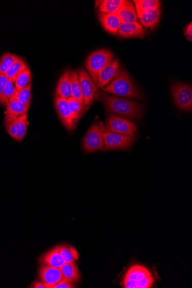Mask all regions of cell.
<instances>
[{
	"mask_svg": "<svg viewBox=\"0 0 192 288\" xmlns=\"http://www.w3.org/2000/svg\"><path fill=\"white\" fill-rule=\"evenodd\" d=\"M102 90L103 92L107 94L137 100L144 99L141 90L134 83L127 71L123 68Z\"/></svg>",
	"mask_w": 192,
	"mask_h": 288,
	"instance_id": "cell-2",
	"label": "cell"
},
{
	"mask_svg": "<svg viewBox=\"0 0 192 288\" xmlns=\"http://www.w3.org/2000/svg\"><path fill=\"white\" fill-rule=\"evenodd\" d=\"M17 120L15 121L12 122L8 123L6 126V130L7 132L13 138L14 140H16V133H17Z\"/></svg>",
	"mask_w": 192,
	"mask_h": 288,
	"instance_id": "cell-33",
	"label": "cell"
},
{
	"mask_svg": "<svg viewBox=\"0 0 192 288\" xmlns=\"http://www.w3.org/2000/svg\"><path fill=\"white\" fill-rule=\"evenodd\" d=\"M103 122H94L83 139V148L86 153L104 150Z\"/></svg>",
	"mask_w": 192,
	"mask_h": 288,
	"instance_id": "cell-4",
	"label": "cell"
},
{
	"mask_svg": "<svg viewBox=\"0 0 192 288\" xmlns=\"http://www.w3.org/2000/svg\"><path fill=\"white\" fill-rule=\"evenodd\" d=\"M54 106L57 115L65 128L73 131L76 127L69 107L68 99L60 97L54 98Z\"/></svg>",
	"mask_w": 192,
	"mask_h": 288,
	"instance_id": "cell-9",
	"label": "cell"
},
{
	"mask_svg": "<svg viewBox=\"0 0 192 288\" xmlns=\"http://www.w3.org/2000/svg\"><path fill=\"white\" fill-rule=\"evenodd\" d=\"M75 287L73 282H71L66 280H62L56 285L52 287V288H73Z\"/></svg>",
	"mask_w": 192,
	"mask_h": 288,
	"instance_id": "cell-35",
	"label": "cell"
},
{
	"mask_svg": "<svg viewBox=\"0 0 192 288\" xmlns=\"http://www.w3.org/2000/svg\"><path fill=\"white\" fill-rule=\"evenodd\" d=\"M60 270L65 280L74 282L80 280V274L79 268L75 262H65L60 267Z\"/></svg>",
	"mask_w": 192,
	"mask_h": 288,
	"instance_id": "cell-21",
	"label": "cell"
},
{
	"mask_svg": "<svg viewBox=\"0 0 192 288\" xmlns=\"http://www.w3.org/2000/svg\"><path fill=\"white\" fill-rule=\"evenodd\" d=\"M8 78L5 74H0V104H2L3 94L5 87L8 81Z\"/></svg>",
	"mask_w": 192,
	"mask_h": 288,
	"instance_id": "cell-34",
	"label": "cell"
},
{
	"mask_svg": "<svg viewBox=\"0 0 192 288\" xmlns=\"http://www.w3.org/2000/svg\"><path fill=\"white\" fill-rule=\"evenodd\" d=\"M27 68L26 62L23 60L22 57L18 56V59L9 67L5 75L7 76L8 79H12L14 82L17 76Z\"/></svg>",
	"mask_w": 192,
	"mask_h": 288,
	"instance_id": "cell-24",
	"label": "cell"
},
{
	"mask_svg": "<svg viewBox=\"0 0 192 288\" xmlns=\"http://www.w3.org/2000/svg\"><path fill=\"white\" fill-rule=\"evenodd\" d=\"M70 81L71 97L78 100L81 103L84 104L82 91H81L78 71L75 70L71 71Z\"/></svg>",
	"mask_w": 192,
	"mask_h": 288,
	"instance_id": "cell-25",
	"label": "cell"
},
{
	"mask_svg": "<svg viewBox=\"0 0 192 288\" xmlns=\"http://www.w3.org/2000/svg\"><path fill=\"white\" fill-rule=\"evenodd\" d=\"M104 127L107 130L122 135L132 137L138 136V128L135 123L117 114L110 113Z\"/></svg>",
	"mask_w": 192,
	"mask_h": 288,
	"instance_id": "cell-5",
	"label": "cell"
},
{
	"mask_svg": "<svg viewBox=\"0 0 192 288\" xmlns=\"http://www.w3.org/2000/svg\"><path fill=\"white\" fill-rule=\"evenodd\" d=\"M132 2L136 7L137 17L149 9L161 7L159 0H134Z\"/></svg>",
	"mask_w": 192,
	"mask_h": 288,
	"instance_id": "cell-23",
	"label": "cell"
},
{
	"mask_svg": "<svg viewBox=\"0 0 192 288\" xmlns=\"http://www.w3.org/2000/svg\"><path fill=\"white\" fill-rule=\"evenodd\" d=\"M68 102L72 117L73 118L74 123L76 124L90 106L81 103L78 100L72 97L68 99Z\"/></svg>",
	"mask_w": 192,
	"mask_h": 288,
	"instance_id": "cell-22",
	"label": "cell"
},
{
	"mask_svg": "<svg viewBox=\"0 0 192 288\" xmlns=\"http://www.w3.org/2000/svg\"><path fill=\"white\" fill-rule=\"evenodd\" d=\"M16 100L25 104L29 109L32 103V83L29 84L26 87L18 91Z\"/></svg>",
	"mask_w": 192,
	"mask_h": 288,
	"instance_id": "cell-30",
	"label": "cell"
},
{
	"mask_svg": "<svg viewBox=\"0 0 192 288\" xmlns=\"http://www.w3.org/2000/svg\"><path fill=\"white\" fill-rule=\"evenodd\" d=\"M155 282L151 276L140 280L123 279L122 284L124 288H150Z\"/></svg>",
	"mask_w": 192,
	"mask_h": 288,
	"instance_id": "cell-26",
	"label": "cell"
},
{
	"mask_svg": "<svg viewBox=\"0 0 192 288\" xmlns=\"http://www.w3.org/2000/svg\"><path fill=\"white\" fill-rule=\"evenodd\" d=\"M40 262L43 265L60 268L65 263L60 251L59 246L50 249L40 258Z\"/></svg>",
	"mask_w": 192,
	"mask_h": 288,
	"instance_id": "cell-15",
	"label": "cell"
},
{
	"mask_svg": "<svg viewBox=\"0 0 192 288\" xmlns=\"http://www.w3.org/2000/svg\"><path fill=\"white\" fill-rule=\"evenodd\" d=\"M103 141L105 149L126 150L136 141V137L122 135L103 128Z\"/></svg>",
	"mask_w": 192,
	"mask_h": 288,
	"instance_id": "cell-8",
	"label": "cell"
},
{
	"mask_svg": "<svg viewBox=\"0 0 192 288\" xmlns=\"http://www.w3.org/2000/svg\"><path fill=\"white\" fill-rule=\"evenodd\" d=\"M70 70H66L62 74L55 89V97L68 99L71 97Z\"/></svg>",
	"mask_w": 192,
	"mask_h": 288,
	"instance_id": "cell-16",
	"label": "cell"
},
{
	"mask_svg": "<svg viewBox=\"0 0 192 288\" xmlns=\"http://www.w3.org/2000/svg\"><path fill=\"white\" fill-rule=\"evenodd\" d=\"M184 35L189 41H192V23L190 22L185 28Z\"/></svg>",
	"mask_w": 192,
	"mask_h": 288,
	"instance_id": "cell-36",
	"label": "cell"
},
{
	"mask_svg": "<svg viewBox=\"0 0 192 288\" xmlns=\"http://www.w3.org/2000/svg\"><path fill=\"white\" fill-rule=\"evenodd\" d=\"M32 74L30 68H27L19 74L15 80L14 81V85L17 91L21 90L26 87L31 82Z\"/></svg>",
	"mask_w": 192,
	"mask_h": 288,
	"instance_id": "cell-29",
	"label": "cell"
},
{
	"mask_svg": "<svg viewBox=\"0 0 192 288\" xmlns=\"http://www.w3.org/2000/svg\"><path fill=\"white\" fill-rule=\"evenodd\" d=\"M122 69L118 59H114L111 63L105 66L100 72L97 83L98 89H103L116 76Z\"/></svg>",
	"mask_w": 192,
	"mask_h": 288,
	"instance_id": "cell-11",
	"label": "cell"
},
{
	"mask_svg": "<svg viewBox=\"0 0 192 288\" xmlns=\"http://www.w3.org/2000/svg\"><path fill=\"white\" fill-rule=\"evenodd\" d=\"M171 93L177 107L184 111H190L192 109V88L190 84L179 82L172 83Z\"/></svg>",
	"mask_w": 192,
	"mask_h": 288,
	"instance_id": "cell-6",
	"label": "cell"
},
{
	"mask_svg": "<svg viewBox=\"0 0 192 288\" xmlns=\"http://www.w3.org/2000/svg\"><path fill=\"white\" fill-rule=\"evenodd\" d=\"M17 90L14 86L12 79H9L5 87L3 94L2 104L3 106H7V105L14 100H16Z\"/></svg>",
	"mask_w": 192,
	"mask_h": 288,
	"instance_id": "cell-27",
	"label": "cell"
},
{
	"mask_svg": "<svg viewBox=\"0 0 192 288\" xmlns=\"http://www.w3.org/2000/svg\"><path fill=\"white\" fill-rule=\"evenodd\" d=\"M145 34V30L137 22H122L118 33L119 37L124 38L139 37Z\"/></svg>",
	"mask_w": 192,
	"mask_h": 288,
	"instance_id": "cell-14",
	"label": "cell"
},
{
	"mask_svg": "<svg viewBox=\"0 0 192 288\" xmlns=\"http://www.w3.org/2000/svg\"><path fill=\"white\" fill-rule=\"evenodd\" d=\"M31 287L32 288H46L45 285L43 282L34 281L33 282Z\"/></svg>",
	"mask_w": 192,
	"mask_h": 288,
	"instance_id": "cell-37",
	"label": "cell"
},
{
	"mask_svg": "<svg viewBox=\"0 0 192 288\" xmlns=\"http://www.w3.org/2000/svg\"><path fill=\"white\" fill-rule=\"evenodd\" d=\"M39 276L46 288H52L64 279L60 268L47 265H42L40 267Z\"/></svg>",
	"mask_w": 192,
	"mask_h": 288,
	"instance_id": "cell-10",
	"label": "cell"
},
{
	"mask_svg": "<svg viewBox=\"0 0 192 288\" xmlns=\"http://www.w3.org/2000/svg\"><path fill=\"white\" fill-rule=\"evenodd\" d=\"M123 0H99L95 2V8L99 13H116Z\"/></svg>",
	"mask_w": 192,
	"mask_h": 288,
	"instance_id": "cell-19",
	"label": "cell"
},
{
	"mask_svg": "<svg viewBox=\"0 0 192 288\" xmlns=\"http://www.w3.org/2000/svg\"><path fill=\"white\" fill-rule=\"evenodd\" d=\"M151 276V273L147 267L140 265H134L128 268L124 279L140 280Z\"/></svg>",
	"mask_w": 192,
	"mask_h": 288,
	"instance_id": "cell-20",
	"label": "cell"
},
{
	"mask_svg": "<svg viewBox=\"0 0 192 288\" xmlns=\"http://www.w3.org/2000/svg\"><path fill=\"white\" fill-rule=\"evenodd\" d=\"M116 13L122 22H133L137 21L136 7L131 1L123 0L121 7Z\"/></svg>",
	"mask_w": 192,
	"mask_h": 288,
	"instance_id": "cell-17",
	"label": "cell"
},
{
	"mask_svg": "<svg viewBox=\"0 0 192 288\" xmlns=\"http://www.w3.org/2000/svg\"><path fill=\"white\" fill-rule=\"evenodd\" d=\"M76 71L82 91L84 104L90 106L95 101L99 99V89L83 67H80Z\"/></svg>",
	"mask_w": 192,
	"mask_h": 288,
	"instance_id": "cell-7",
	"label": "cell"
},
{
	"mask_svg": "<svg viewBox=\"0 0 192 288\" xmlns=\"http://www.w3.org/2000/svg\"><path fill=\"white\" fill-rule=\"evenodd\" d=\"M18 57L16 54L11 52H5L0 57V74H5L9 68Z\"/></svg>",
	"mask_w": 192,
	"mask_h": 288,
	"instance_id": "cell-31",
	"label": "cell"
},
{
	"mask_svg": "<svg viewBox=\"0 0 192 288\" xmlns=\"http://www.w3.org/2000/svg\"><path fill=\"white\" fill-rule=\"evenodd\" d=\"M28 109L25 104L19 102L17 100L11 101L7 105L4 112L5 126L27 114Z\"/></svg>",
	"mask_w": 192,
	"mask_h": 288,
	"instance_id": "cell-12",
	"label": "cell"
},
{
	"mask_svg": "<svg viewBox=\"0 0 192 288\" xmlns=\"http://www.w3.org/2000/svg\"><path fill=\"white\" fill-rule=\"evenodd\" d=\"M28 124L27 114L17 120L16 141H22L25 138Z\"/></svg>",
	"mask_w": 192,
	"mask_h": 288,
	"instance_id": "cell-32",
	"label": "cell"
},
{
	"mask_svg": "<svg viewBox=\"0 0 192 288\" xmlns=\"http://www.w3.org/2000/svg\"><path fill=\"white\" fill-rule=\"evenodd\" d=\"M101 102L108 112L136 121L142 117L144 107L141 103L100 92Z\"/></svg>",
	"mask_w": 192,
	"mask_h": 288,
	"instance_id": "cell-1",
	"label": "cell"
},
{
	"mask_svg": "<svg viewBox=\"0 0 192 288\" xmlns=\"http://www.w3.org/2000/svg\"><path fill=\"white\" fill-rule=\"evenodd\" d=\"M60 251L65 262H74L79 258L76 249L70 245L59 246Z\"/></svg>",
	"mask_w": 192,
	"mask_h": 288,
	"instance_id": "cell-28",
	"label": "cell"
},
{
	"mask_svg": "<svg viewBox=\"0 0 192 288\" xmlns=\"http://www.w3.org/2000/svg\"><path fill=\"white\" fill-rule=\"evenodd\" d=\"M114 60L111 51L107 49H99L91 53L85 62V66L88 74L97 84L100 72Z\"/></svg>",
	"mask_w": 192,
	"mask_h": 288,
	"instance_id": "cell-3",
	"label": "cell"
},
{
	"mask_svg": "<svg viewBox=\"0 0 192 288\" xmlns=\"http://www.w3.org/2000/svg\"><path fill=\"white\" fill-rule=\"evenodd\" d=\"M98 17L105 31L110 34L118 35L122 22L117 13H99Z\"/></svg>",
	"mask_w": 192,
	"mask_h": 288,
	"instance_id": "cell-13",
	"label": "cell"
},
{
	"mask_svg": "<svg viewBox=\"0 0 192 288\" xmlns=\"http://www.w3.org/2000/svg\"><path fill=\"white\" fill-rule=\"evenodd\" d=\"M161 16V7L149 9L144 12L138 17L144 27L146 28H155L160 21Z\"/></svg>",
	"mask_w": 192,
	"mask_h": 288,
	"instance_id": "cell-18",
	"label": "cell"
}]
</instances>
